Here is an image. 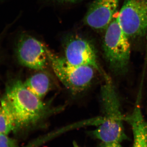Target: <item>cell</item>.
<instances>
[{
	"label": "cell",
	"instance_id": "8fae6325",
	"mask_svg": "<svg viewBox=\"0 0 147 147\" xmlns=\"http://www.w3.org/2000/svg\"><path fill=\"white\" fill-rule=\"evenodd\" d=\"M0 147H18L16 140L0 132Z\"/></svg>",
	"mask_w": 147,
	"mask_h": 147
},
{
	"label": "cell",
	"instance_id": "8992f818",
	"mask_svg": "<svg viewBox=\"0 0 147 147\" xmlns=\"http://www.w3.org/2000/svg\"><path fill=\"white\" fill-rule=\"evenodd\" d=\"M64 50V57L69 63L91 67L103 76L106 74L98 61L94 47L88 40L79 36L70 37L65 43Z\"/></svg>",
	"mask_w": 147,
	"mask_h": 147
},
{
	"label": "cell",
	"instance_id": "30bf717a",
	"mask_svg": "<svg viewBox=\"0 0 147 147\" xmlns=\"http://www.w3.org/2000/svg\"><path fill=\"white\" fill-rule=\"evenodd\" d=\"M16 129L13 114L4 98L0 100V132L8 135Z\"/></svg>",
	"mask_w": 147,
	"mask_h": 147
},
{
	"label": "cell",
	"instance_id": "7c38bea8",
	"mask_svg": "<svg viewBox=\"0 0 147 147\" xmlns=\"http://www.w3.org/2000/svg\"><path fill=\"white\" fill-rule=\"evenodd\" d=\"M99 147H122L120 144V143H111L106 144L102 142Z\"/></svg>",
	"mask_w": 147,
	"mask_h": 147
},
{
	"label": "cell",
	"instance_id": "6da1fadb",
	"mask_svg": "<svg viewBox=\"0 0 147 147\" xmlns=\"http://www.w3.org/2000/svg\"><path fill=\"white\" fill-rule=\"evenodd\" d=\"M3 97L13 114L16 129L34 126L57 111L32 93L20 80L7 87Z\"/></svg>",
	"mask_w": 147,
	"mask_h": 147
},
{
	"label": "cell",
	"instance_id": "5bb4252c",
	"mask_svg": "<svg viewBox=\"0 0 147 147\" xmlns=\"http://www.w3.org/2000/svg\"><path fill=\"white\" fill-rule=\"evenodd\" d=\"M74 147H78L77 146H76V144H74Z\"/></svg>",
	"mask_w": 147,
	"mask_h": 147
},
{
	"label": "cell",
	"instance_id": "7a4b0ae2",
	"mask_svg": "<svg viewBox=\"0 0 147 147\" xmlns=\"http://www.w3.org/2000/svg\"><path fill=\"white\" fill-rule=\"evenodd\" d=\"M118 13L105 30L102 48L111 71L115 74H121L127 71L131 48L129 38L119 24Z\"/></svg>",
	"mask_w": 147,
	"mask_h": 147
},
{
	"label": "cell",
	"instance_id": "5b68a950",
	"mask_svg": "<svg viewBox=\"0 0 147 147\" xmlns=\"http://www.w3.org/2000/svg\"><path fill=\"white\" fill-rule=\"evenodd\" d=\"M16 49L17 59L24 66L38 71H44L50 64L48 48L31 36L26 34L20 36Z\"/></svg>",
	"mask_w": 147,
	"mask_h": 147
},
{
	"label": "cell",
	"instance_id": "277c9868",
	"mask_svg": "<svg viewBox=\"0 0 147 147\" xmlns=\"http://www.w3.org/2000/svg\"><path fill=\"white\" fill-rule=\"evenodd\" d=\"M118 17L129 38L143 36L147 30V0H125Z\"/></svg>",
	"mask_w": 147,
	"mask_h": 147
},
{
	"label": "cell",
	"instance_id": "9c48e42d",
	"mask_svg": "<svg viewBox=\"0 0 147 147\" xmlns=\"http://www.w3.org/2000/svg\"><path fill=\"white\" fill-rule=\"evenodd\" d=\"M26 88L37 97L42 99L52 88L51 78L43 71L35 74L24 82Z\"/></svg>",
	"mask_w": 147,
	"mask_h": 147
},
{
	"label": "cell",
	"instance_id": "4fadbf2b",
	"mask_svg": "<svg viewBox=\"0 0 147 147\" xmlns=\"http://www.w3.org/2000/svg\"><path fill=\"white\" fill-rule=\"evenodd\" d=\"M61 1L65 2H72L76 1H79V0H61Z\"/></svg>",
	"mask_w": 147,
	"mask_h": 147
},
{
	"label": "cell",
	"instance_id": "3957f363",
	"mask_svg": "<svg viewBox=\"0 0 147 147\" xmlns=\"http://www.w3.org/2000/svg\"><path fill=\"white\" fill-rule=\"evenodd\" d=\"M48 55L53 71L69 91L77 94L88 88L94 77V69L88 66L72 64L64 57L58 56L49 49Z\"/></svg>",
	"mask_w": 147,
	"mask_h": 147
},
{
	"label": "cell",
	"instance_id": "ba28073f",
	"mask_svg": "<svg viewBox=\"0 0 147 147\" xmlns=\"http://www.w3.org/2000/svg\"><path fill=\"white\" fill-rule=\"evenodd\" d=\"M138 98L132 113L125 118L131 126L134 137L132 147H147V121L142 113Z\"/></svg>",
	"mask_w": 147,
	"mask_h": 147
},
{
	"label": "cell",
	"instance_id": "52a82bcc",
	"mask_svg": "<svg viewBox=\"0 0 147 147\" xmlns=\"http://www.w3.org/2000/svg\"><path fill=\"white\" fill-rule=\"evenodd\" d=\"M120 0H94L84 18L88 26L97 30H105L117 12Z\"/></svg>",
	"mask_w": 147,
	"mask_h": 147
}]
</instances>
